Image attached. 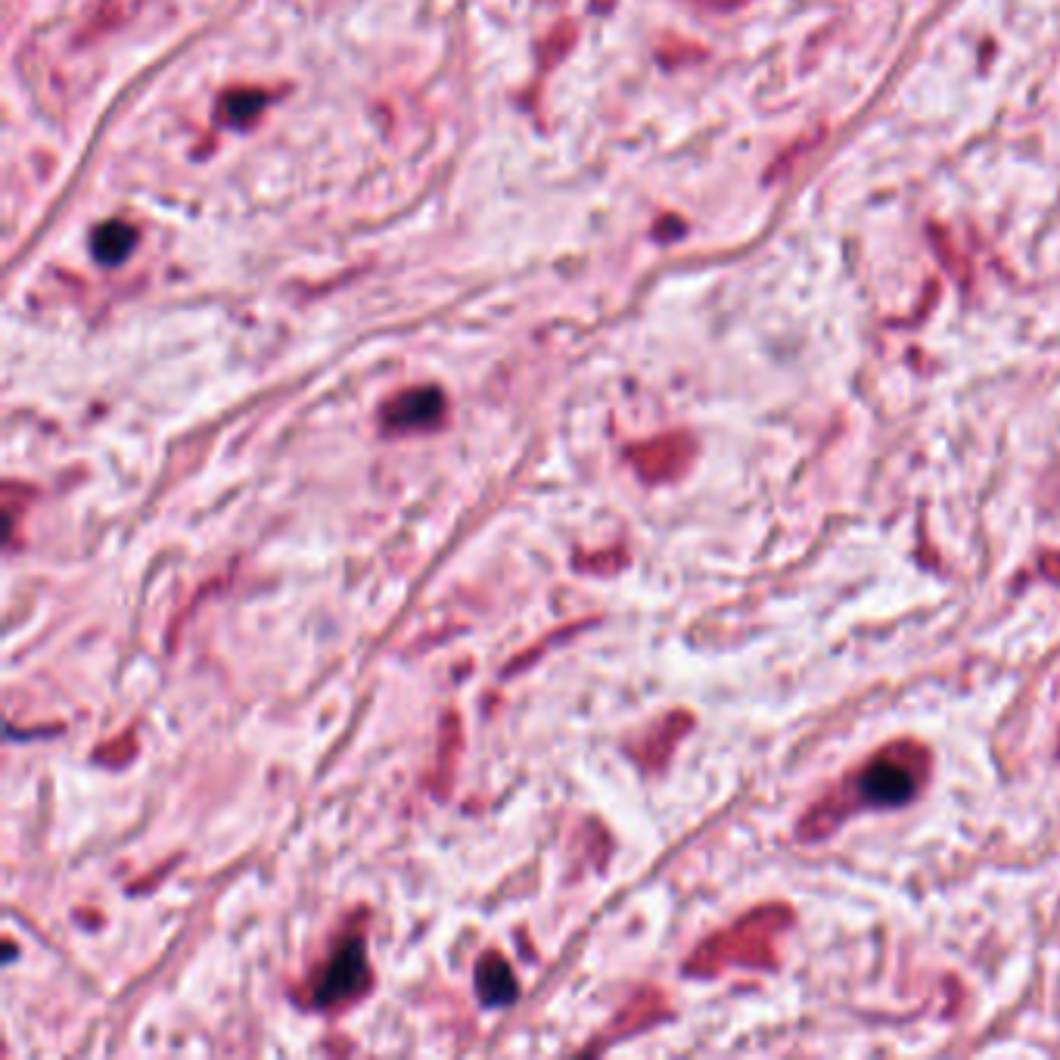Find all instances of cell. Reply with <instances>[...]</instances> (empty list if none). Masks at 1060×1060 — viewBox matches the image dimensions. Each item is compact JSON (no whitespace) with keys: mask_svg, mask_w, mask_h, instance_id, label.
<instances>
[{"mask_svg":"<svg viewBox=\"0 0 1060 1060\" xmlns=\"http://www.w3.org/2000/svg\"><path fill=\"white\" fill-rule=\"evenodd\" d=\"M476 992L489 1008H504L517 998V980H513V970L504 958H482V964L476 967Z\"/></svg>","mask_w":1060,"mask_h":1060,"instance_id":"cell-4","label":"cell"},{"mask_svg":"<svg viewBox=\"0 0 1060 1060\" xmlns=\"http://www.w3.org/2000/svg\"><path fill=\"white\" fill-rule=\"evenodd\" d=\"M100 265H122L137 246V231L125 221H106L91 240Z\"/></svg>","mask_w":1060,"mask_h":1060,"instance_id":"cell-5","label":"cell"},{"mask_svg":"<svg viewBox=\"0 0 1060 1060\" xmlns=\"http://www.w3.org/2000/svg\"><path fill=\"white\" fill-rule=\"evenodd\" d=\"M367 983V958L364 945L358 939H349L342 949L330 958L324 977L314 986V1005L318 1008H333L342 1005L346 998L358 995Z\"/></svg>","mask_w":1060,"mask_h":1060,"instance_id":"cell-1","label":"cell"},{"mask_svg":"<svg viewBox=\"0 0 1060 1060\" xmlns=\"http://www.w3.org/2000/svg\"><path fill=\"white\" fill-rule=\"evenodd\" d=\"M914 790H918V781H914L908 765H899L890 759L874 762L871 768L862 771V778H858V793H862V799L871 802V806H902V802H908L914 796Z\"/></svg>","mask_w":1060,"mask_h":1060,"instance_id":"cell-2","label":"cell"},{"mask_svg":"<svg viewBox=\"0 0 1060 1060\" xmlns=\"http://www.w3.org/2000/svg\"><path fill=\"white\" fill-rule=\"evenodd\" d=\"M442 408H445V398L439 389L426 386V389H411V392H401L395 395L386 411H383V420L389 429H423V426H433L439 417H442Z\"/></svg>","mask_w":1060,"mask_h":1060,"instance_id":"cell-3","label":"cell"},{"mask_svg":"<svg viewBox=\"0 0 1060 1060\" xmlns=\"http://www.w3.org/2000/svg\"><path fill=\"white\" fill-rule=\"evenodd\" d=\"M265 109V94L259 91H234L221 100V119L227 125H249Z\"/></svg>","mask_w":1060,"mask_h":1060,"instance_id":"cell-6","label":"cell"}]
</instances>
